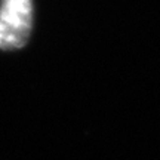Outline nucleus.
Masks as SVG:
<instances>
[{
    "label": "nucleus",
    "mask_w": 160,
    "mask_h": 160,
    "mask_svg": "<svg viewBox=\"0 0 160 160\" xmlns=\"http://www.w3.org/2000/svg\"><path fill=\"white\" fill-rule=\"evenodd\" d=\"M33 30V0H2L0 49L15 51L27 45Z\"/></svg>",
    "instance_id": "nucleus-1"
}]
</instances>
